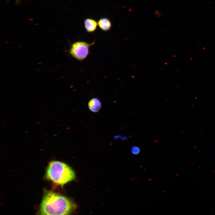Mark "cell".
<instances>
[{"label": "cell", "instance_id": "cell-3", "mask_svg": "<svg viewBox=\"0 0 215 215\" xmlns=\"http://www.w3.org/2000/svg\"><path fill=\"white\" fill-rule=\"evenodd\" d=\"M95 43V41L90 44L84 41H76L71 44L67 51L72 57L79 61H82L87 57L89 53L90 47L94 45Z\"/></svg>", "mask_w": 215, "mask_h": 215}, {"label": "cell", "instance_id": "cell-8", "mask_svg": "<svg viewBox=\"0 0 215 215\" xmlns=\"http://www.w3.org/2000/svg\"><path fill=\"white\" fill-rule=\"evenodd\" d=\"M115 139H117L118 138H121L122 139V140H126L127 139V138L126 136H124V137H122V136H120L119 135H117L116 136H115L114 137Z\"/></svg>", "mask_w": 215, "mask_h": 215}, {"label": "cell", "instance_id": "cell-5", "mask_svg": "<svg viewBox=\"0 0 215 215\" xmlns=\"http://www.w3.org/2000/svg\"><path fill=\"white\" fill-rule=\"evenodd\" d=\"M101 106L100 101L97 98H92L88 103V107L89 110L93 112H98L101 109Z\"/></svg>", "mask_w": 215, "mask_h": 215}, {"label": "cell", "instance_id": "cell-2", "mask_svg": "<svg viewBox=\"0 0 215 215\" xmlns=\"http://www.w3.org/2000/svg\"><path fill=\"white\" fill-rule=\"evenodd\" d=\"M45 177L48 180L61 186L73 180L75 173L66 164L58 161L50 162L46 169Z\"/></svg>", "mask_w": 215, "mask_h": 215}, {"label": "cell", "instance_id": "cell-1", "mask_svg": "<svg viewBox=\"0 0 215 215\" xmlns=\"http://www.w3.org/2000/svg\"><path fill=\"white\" fill-rule=\"evenodd\" d=\"M75 204L67 197L51 191H47L40 209L42 215H67L76 208Z\"/></svg>", "mask_w": 215, "mask_h": 215}, {"label": "cell", "instance_id": "cell-7", "mask_svg": "<svg viewBox=\"0 0 215 215\" xmlns=\"http://www.w3.org/2000/svg\"><path fill=\"white\" fill-rule=\"evenodd\" d=\"M131 151L132 153L134 155H138L140 152V150L139 148L137 146H133L131 148Z\"/></svg>", "mask_w": 215, "mask_h": 215}, {"label": "cell", "instance_id": "cell-4", "mask_svg": "<svg viewBox=\"0 0 215 215\" xmlns=\"http://www.w3.org/2000/svg\"><path fill=\"white\" fill-rule=\"evenodd\" d=\"M84 27L87 32L92 33L95 31L98 25V22L95 20L90 18L85 19L84 21Z\"/></svg>", "mask_w": 215, "mask_h": 215}, {"label": "cell", "instance_id": "cell-6", "mask_svg": "<svg viewBox=\"0 0 215 215\" xmlns=\"http://www.w3.org/2000/svg\"><path fill=\"white\" fill-rule=\"evenodd\" d=\"M98 24L100 28L105 31H109L112 27L110 21L106 18L100 19L98 22Z\"/></svg>", "mask_w": 215, "mask_h": 215}, {"label": "cell", "instance_id": "cell-9", "mask_svg": "<svg viewBox=\"0 0 215 215\" xmlns=\"http://www.w3.org/2000/svg\"></svg>", "mask_w": 215, "mask_h": 215}]
</instances>
